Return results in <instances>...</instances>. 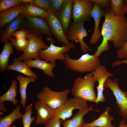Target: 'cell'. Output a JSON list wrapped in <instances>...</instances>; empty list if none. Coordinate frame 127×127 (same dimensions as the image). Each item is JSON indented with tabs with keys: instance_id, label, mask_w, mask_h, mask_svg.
<instances>
[{
	"instance_id": "1",
	"label": "cell",
	"mask_w": 127,
	"mask_h": 127,
	"mask_svg": "<svg viewBox=\"0 0 127 127\" xmlns=\"http://www.w3.org/2000/svg\"><path fill=\"white\" fill-rule=\"evenodd\" d=\"M101 31L102 41L94 54L97 57L109 50V41L112 42L115 48L119 49L127 40V18L125 15L114 14L109 9L105 11Z\"/></svg>"
},
{
	"instance_id": "2",
	"label": "cell",
	"mask_w": 127,
	"mask_h": 127,
	"mask_svg": "<svg viewBox=\"0 0 127 127\" xmlns=\"http://www.w3.org/2000/svg\"><path fill=\"white\" fill-rule=\"evenodd\" d=\"M65 66L70 70L80 73L92 72L101 65L100 60L98 57L94 54L91 55L85 53L78 59H74L71 58L69 54L65 55L64 61Z\"/></svg>"
},
{
	"instance_id": "3",
	"label": "cell",
	"mask_w": 127,
	"mask_h": 127,
	"mask_svg": "<svg viewBox=\"0 0 127 127\" xmlns=\"http://www.w3.org/2000/svg\"><path fill=\"white\" fill-rule=\"evenodd\" d=\"M97 82L91 72L87 73L83 77H78L75 80L71 89L72 95L87 101L95 103L97 95L94 87Z\"/></svg>"
},
{
	"instance_id": "4",
	"label": "cell",
	"mask_w": 127,
	"mask_h": 127,
	"mask_svg": "<svg viewBox=\"0 0 127 127\" xmlns=\"http://www.w3.org/2000/svg\"><path fill=\"white\" fill-rule=\"evenodd\" d=\"M70 92L69 89L61 91H54L48 87L46 86L36 97L39 100L56 109L62 106L68 99V96Z\"/></svg>"
},
{
	"instance_id": "5",
	"label": "cell",
	"mask_w": 127,
	"mask_h": 127,
	"mask_svg": "<svg viewBox=\"0 0 127 127\" xmlns=\"http://www.w3.org/2000/svg\"><path fill=\"white\" fill-rule=\"evenodd\" d=\"M118 79L112 80L107 78L104 84V88L109 89L116 100L118 113L123 119L127 120V91L122 90L118 84Z\"/></svg>"
},
{
	"instance_id": "6",
	"label": "cell",
	"mask_w": 127,
	"mask_h": 127,
	"mask_svg": "<svg viewBox=\"0 0 127 127\" xmlns=\"http://www.w3.org/2000/svg\"><path fill=\"white\" fill-rule=\"evenodd\" d=\"M94 4L91 0H73L72 14L73 23L84 22L91 20Z\"/></svg>"
},
{
	"instance_id": "7",
	"label": "cell",
	"mask_w": 127,
	"mask_h": 127,
	"mask_svg": "<svg viewBox=\"0 0 127 127\" xmlns=\"http://www.w3.org/2000/svg\"><path fill=\"white\" fill-rule=\"evenodd\" d=\"M88 107L87 101L79 97L74 96L68 99L62 106L55 109V116L64 121L72 115L74 110H83Z\"/></svg>"
},
{
	"instance_id": "8",
	"label": "cell",
	"mask_w": 127,
	"mask_h": 127,
	"mask_svg": "<svg viewBox=\"0 0 127 127\" xmlns=\"http://www.w3.org/2000/svg\"><path fill=\"white\" fill-rule=\"evenodd\" d=\"M30 33L29 44L27 48L23 54L17 58L21 61L33 58L40 59L39 54V51L46 49L49 47L44 42L41 35L37 36L31 32Z\"/></svg>"
},
{
	"instance_id": "9",
	"label": "cell",
	"mask_w": 127,
	"mask_h": 127,
	"mask_svg": "<svg viewBox=\"0 0 127 127\" xmlns=\"http://www.w3.org/2000/svg\"><path fill=\"white\" fill-rule=\"evenodd\" d=\"M47 38L50 41V45L47 49L39 51V54L40 59L53 64H56V60L64 61L65 54L71 48L65 45L61 47L56 46L54 44V40L52 38L48 37Z\"/></svg>"
},
{
	"instance_id": "10",
	"label": "cell",
	"mask_w": 127,
	"mask_h": 127,
	"mask_svg": "<svg viewBox=\"0 0 127 127\" xmlns=\"http://www.w3.org/2000/svg\"><path fill=\"white\" fill-rule=\"evenodd\" d=\"M84 22L72 24L65 33L66 36L71 42L79 43L82 52L84 54L92 50L83 41V39L88 36L87 30L84 27Z\"/></svg>"
},
{
	"instance_id": "11",
	"label": "cell",
	"mask_w": 127,
	"mask_h": 127,
	"mask_svg": "<svg viewBox=\"0 0 127 127\" xmlns=\"http://www.w3.org/2000/svg\"><path fill=\"white\" fill-rule=\"evenodd\" d=\"M23 27L37 35L45 34L52 38L47 22L45 18L39 16H24Z\"/></svg>"
},
{
	"instance_id": "12",
	"label": "cell",
	"mask_w": 127,
	"mask_h": 127,
	"mask_svg": "<svg viewBox=\"0 0 127 127\" xmlns=\"http://www.w3.org/2000/svg\"><path fill=\"white\" fill-rule=\"evenodd\" d=\"M51 33L60 43L69 47L71 48H75L74 45L67 39L63 27L57 16L51 11L48 12L46 19Z\"/></svg>"
},
{
	"instance_id": "13",
	"label": "cell",
	"mask_w": 127,
	"mask_h": 127,
	"mask_svg": "<svg viewBox=\"0 0 127 127\" xmlns=\"http://www.w3.org/2000/svg\"><path fill=\"white\" fill-rule=\"evenodd\" d=\"M91 72L94 79L98 83V85L96 87L97 95L95 103H97L99 102H103L105 100L103 95L105 82L107 78L112 76L113 75L107 70L105 66L101 64Z\"/></svg>"
},
{
	"instance_id": "14",
	"label": "cell",
	"mask_w": 127,
	"mask_h": 127,
	"mask_svg": "<svg viewBox=\"0 0 127 127\" xmlns=\"http://www.w3.org/2000/svg\"><path fill=\"white\" fill-rule=\"evenodd\" d=\"M36 111V117L35 123L37 124L44 125L55 116V109L39 100L36 101L35 105Z\"/></svg>"
},
{
	"instance_id": "15",
	"label": "cell",
	"mask_w": 127,
	"mask_h": 127,
	"mask_svg": "<svg viewBox=\"0 0 127 127\" xmlns=\"http://www.w3.org/2000/svg\"><path fill=\"white\" fill-rule=\"evenodd\" d=\"M24 17L20 14L14 20L6 24L7 26L0 32L2 43L9 42L14 32L23 27Z\"/></svg>"
},
{
	"instance_id": "16",
	"label": "cell",
	"mask_w": 127,
	"mask_h": 127,
	"mask_svg": "<svg viewBox=\"0 0 127 127\" xmlns=\"http://www.w3.org/2000/svg\"><path fill=\"white\" fill-rule=\"evenodd\" d=\"M105 12L98 5L94 3L91 12V16L95 22L93 32L90 40L89 43L91 44L96 43L100 40L102 36L99 30V25L101 17L104 16Z\"/></svg>"
},
{
	"instance_id": "17",
	"label": "cell",
	"mask_w": 127,
	"mask_h": 127,
	"mask_svg": "<svg viewBox=\"0 0 127 127\" xmlns=\"http://www.w3.org/2000/svg\"><path fill=\"white\" fill-rule=\"evenodd\" d=\"M110 109L109 106L106 107L104 111L97 119L90 123L84 121L81 127H116L111 123L114 118L109 113Z\"/></svg>"
},
{
	"instance_id": "18",
	"label": "cell",
	"mask_w": 127,
	"mask_h": 127,
	"mask_svg": "<svg viewBox=\"0 0 127 127\" xmlns=\"http://www.w3.org/2000/svg\"><path fill=\"white\" fill-rule=\"evenodd\" d=\"M73 4V0H64L57 16L65 33L69 27L72 13Z\"/></svg>"
},
{
	"instance_id": "19",
	"label": "cell",
	"mask_w": 127,
	"mask_h": 127,
	"mask_svg": "<svg viewBox=\"0 0 127 127\" xmlns=\"http://www.w3.org/2000/svg\"><path fill=\"white\" fill-rule=\"evenodd\" d=\"M24 4H23L0 11V28L14 20L21 14Z\"/></svg>"
},
{
	"instance_id": "20",
	"label": "cell",
	"mask_w": 127,
	"mask_h": 127,
	"mask_svg": "<svg viewBox=\"0 0 127 127\" xmlns=\"http://www.w3.org/2000/svg\"><path fill=\"white\" fill-rule=\"evenodd\" d=\"M24 62L30 67H35L42 70L44 74L52 77H54L55 75L53 70L56 66V64L49 63L45 60L40 59H29Z\"/></svg>"
},
{
	"instance_id": "21",
	"label": "cell",
	"mask_w": 127,
	"mask_h": 127,
	"mask_svg": "<svg viewBox=\"0 0 127 127\" xmlns=\"http://www.w3.org/2000/svg\"><path fill=\"white\" fill-rule=\"evenodd\" d=\"M6 69L17 71L27 77H33L36 79L38 78L37 74L32 71L26 64L19 60L17 58L13 59V63L8 65Z\"/></svg>"
},
{
	"instance_id": "22",
	"label": "cell",
	"mask_w": 127,
	"mask_h": 127,
	"mask_svg": "<svg viewBox=\"0 0 127 127\" xmlns=\"http://www.w3.org/2000/svg\"><path fill=\"white\" fill-rule=\"evenodd\" d=\"M94 110L99 112L98 110L93 109V106H91L86 109L79 110L71 119L64 121L62 123L63 127H81L84 121L83 117L89 111Z\"/></svg>"
},
{
	"instance_id": "23",
	"label": "cell",
	"mask_w": 127,
	"mask_h": 127,
	"mask_svg": "<svg viewBox=\"0 0 127 127\" xmlns=\"http://www.w3.org/2000/svg\"><path fill=\"white\" fill-rule=\"evenodd\" d=\"M17 79L19 84V92L20 96V103L22 107H25L27 99L26 94V88L28 84L30 83L34 82L36 79L33 77L23 76L21 75H18Z\"/></svg>"
},
{
	"instance_id": "24",
	"label": "cell",
	"mask_w": 127,
	"mask_h": 127,
	"mask_svg": "<svg viewBox=\"0 0 127 127\" xmlns=\"http://www.w3.org/2000/svg\"><path fill=\"white\" fill-rule=\"evenodd\" d=\"M14 46L11 41L4 43L3 50L0 54V71L4 72L8 65L10 55L14 53Z\"/></svg>"
},
{
	"instance_id": "25",
	"label": "cell",
	"mask_w": 127,
	"mask_h": 127,
	"mask_svg": "<svg viewBox=\"0 0 127 127\" xmlns=\"http://www.w3.org/2000/svg\"><path fill=\"white\" fill-rule=\"evenodd\" d=\"M21 14L24 16H39L46 19L48 12L30 3L24 4Z\"/></svg>"
},
{
	"instance_id": "26",
	"label": "cell",
	"mask_w": 127,
	"mask_h": 127,
	"mask_svg": "<svg viewBox=\"0 0 127 127\" xmlns=\"http://www.w3.org/2000/svg\"><path fill=\"white\" fill-rule=\"evenodd\" d=\"M20 105L17 106L12 112L0 119V127H9L16 119L21 118L23 114L20 112Z\"/></svg>"
},
{
	"instance_id": "27",
	"label": "cell",
	"mask_w": 127,
	"mask_h": 127,
	"mask_svg": "<svg viewBox=\"0 0 127 127\" xmlns=\"http://www.w3.org/2000/svg\"><path fill=\"white\" fill-rule=\"evenodd\" d=\"M17 81L13 80L11 85L8 91L0 97V102L5 101L10 102L14 105L19 103V101L16 99L17 95Z\"/></svg>"
},
{
	"instance_id": "28",
	"label": "cell",
	"mask_w": 127,
	"mask_h": 127,
	"mask_svg": "<svg viewBox=\"0 0 127 127\" xmlns=\"http://www.w3.org/2000/svg\"><path fill=\"white\" fill-rule=\"evenodd\" d=\"M124 0H110L111 10L115 15H125L127 13V7L125 4Z\"/></svg>"
},
{
	"instance_id": "29",
	"label": "cell",
	"mask_w": 127,
	"mask_h": 127,
	"mask_svg": "<svg viewBox=\"0 0 127 127\" xmlns=\"http://www.w3.org/2000/svg\"><path fill=\"white\" fill-rule=\"evenodd\" d=\"M32 105L30 104L25 107V113L21 118L23 127H30L32 122L35 119L34 116L31 117L32 113Z\"/></svg>"
},
{
	"instance_id": "30",
	"label": "cell",
	"mask_w": 127,
	"mask_h": 127,
	"mask_svg": "<svg viewBox=\"0 0 127 127\" xmlns=\"http://www.w3.org/2000/svg\"><path fill=\"white\" fill-rule=\"evenodd\" d=\"M10 41L13 46L17 50L24 52L26 49L29 44V41L25 39L16 38L11 37Z\"/></svg>"
},
{
	"instance_id": "31",
	"label": "cell",
	"mask_w": 127,
	"mask_h": 127,
	"mask_svg": "<svg viewBox=\"0 0 127 127\" xmlns=\"http://www.w3.org/2000/svg\"><path fill=\"white\" fill-rule=\"evenodd\" d=\"M23 4L20 0H0V11Z\"/></svg>"
},
{
	"instance_id": "32",
	"label": "cell",
	"mask_w": 127,
	"mask_h": 127,
	"mask_svg": "<svg viewBox=\"0 0 127 127\" xmlns=\"http://www.w3.org/2000/svg\"><path fill=\"white\" fill-rule=\"evenodd\" d=\"M30 3L48 12L50 11L51 0H32Z\"/></svg>"
},
{
	"instance_id": "33",
	"label": "cell",
	"mask_w": 127,
	"mask_h": 127,
	"mask_svg": "<svg viewBox=\"0 0 127 127\" xmlns=\"http://www.w3.org/2000/svg\"><path fill=\"white\" fill-rule=\"evenodd\" d=\"M30 33L27 29L23 27L16 30L12 36L16 38L29 40Z\"/></svg>"
},
{
	"instance_id": "34",
	"label": "cell",
	"mask_w": 127,
	"mask_h": 127,
	"mask_svg": "<svg viewBox=\"0 0 127 127\" xmlns=\"http://www.w3.org/2000/svg\"><path fill=\"white\" fill-rule=\"evenodd\" d=\"M64 1V0H51L50 11L57 16Z\"/></svg>"
},
{
	"instance_id": "35",
	"label": "cell",
	"mask_w": 127,
	"mask_h": 127,
	"mask_svg": "<svg viewBox=\"0 0 127 127\" xmlns=\"http://www.w3.org/2000/svg\"><path fill=\"white\" fill-rule=\"evenodd\" d=\"M117 57L120 59H127V40L123 46L118 49L116 53Z\"/></svg>"
},
{
	"instance_id": "36",
	"label": "cell",
	"mask_w": 127,
	"mask_h": 127,
	"mask_svg": "<svg viewBox=\"0 0 127 127\" xmlns=\"http://www.w3.org/2000/svg\"><path fill=\"white\" fill-rule=\"evenodd\" d=\"M62 123L61 119L55 116L44 125L45 127H61Z\"/></svg>"
},
{
	"instance_id": "37",
	"label": "cell",
	"mask_w": 127,
	"mask_h": 127,
	"mask_svg": "<svg viewBox=\"0 0 127 127\" xmlns=\"http://www.w3.org/2000/svg\"><path fill=\"white\" fill-rule=\"evenodd\" d=\"M94 3L98 5L102 9L108 10L110 7V0H91Z\"/></svg>"
},
{
	"instance_id": "38",
	"label": "cell",
	"mask_w": 127,
	"mask_h": 127,
	"mask_svg": "<svg viewBox=\"0 0 127 127\" xmlns=\"http://www.w3.org/2000/svg\"><path fill=\"white\" fill-rule=\"evenodd\" d=\"M122 64H125L127 65V59H123L121 61L119 60H117L113 63L112 65L114 67Z\"/></svg>"
},
{
	"instance_id": "39",
	"label": "cell",
	"mask_w": 127,
	"mask_h": 127,
	"mask_svg": "<svg viewBox=\"0 0 127 127\" xmlns=\"http://www.w3.org/2000/svg\"><path fill=\"white\" fill-rule=\"evenodd\" d=\"M7 110L5 107L4 102H0V111L6 113Z\"/></svg>"
},
{
	"instance_id": "40",
	"label": "cell",
	"mask_w": 127,
	"mask_h": 127,
	"mask_svg": "<svg viewBox=\"0 0 127 127\" xmlns=\"http://www.w3.org/2000/svg\"><path fill=\"white\" fill-rule=\"evenodd\" d=\"M119 127H127V123L125 120L123 119L120 121Z\"/></svg>"
},
{
	"instance_id": "41",
	"label": "cell",
	"mask_w": 127,
	"mask_h": 127,
	"mask_svg": "<svg viewBox=\"0 0 127 127\" xmlns=\"http://www.w3.org/2000/svg\"><path fill=\"white\" fill-rule=\"evenodd\" d=\"M32 0H20L21 2L24 4L30 3L32 2Z\"/></svg>"
},
{
	"instance_id": "42",
	"label": "cell",
	"mask_w": 127,
	"mask_h": 127,
	"mask_svg": "<svg viewBox=\"0 0 127 127\" xmlns=\"http://www.w3.org/2000/svg\"><path fill=\"white\" fill-rule=\"evenodd\" d=\"M124 2L125 4L127 7V0H124Z\"/></svg>"
},
{
	"instance_id": "43",
	"label": "cell",
	"mask_w": 127,
	"mask_h": 127,
	"mask_svg": "<svg viewBox=\"0 0 127 127\" xmlns=\"http://www.w3.org/2000/svg\"><path fill=\"white\" fill-rule=\"evenodd\" d=\"M9 127H16L15 125H13L12 126H11Z\"/></svg>"
}]
</instances>
